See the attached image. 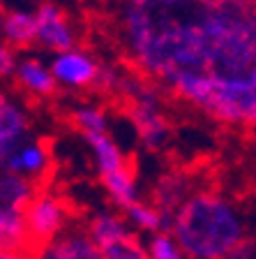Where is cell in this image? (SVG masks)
<instances>
[{
    "label": "cell",
    "instance_id": "obj_1",
    "mask_svg": "<svg viewBox=\"0 0 256 259\" xmlns=\"http://www.w3.org/2000/svg\"><path fill=\"white\" fill-rule=\"evenodd\" d=\"M123 32L139 72L166 88L189 74H254V0H127Z\"/></svg>",
    "mask_w": 256,
    "mask_h": 259
},
{
    "label": "cell",
    "instance_id": "obj_2",
    "mask_svg": "<svg viewBox=\"0 0 256 259\" xmlns=\"http://www.w3.org/2000/svg\"><path fill=\"white\" fill-rule=\"evenodd\" d=\"M169 234L187 259H226L238 243L251 236L240 204L213 188L194 190L173 210Z\"/></svg>",
    "mask_w": 256,
    "mask_h": 259
},
{
    "label": "cell",
    "instance_id": "obj_3",
    "mask_svg": "<svg viewBox=\"0 0 256 259\" xmlns=\"http://www.w3.org/2000/svg\"><path fill=\"white\" fill-rule=\"evenodd\" d=\"M201 109L224 125L254 127L256 72L247 76H210Z\"/></svg>",
    "mask_w": 256,
    "mask_h": 259
},
{
    "label": "cell",
    "instance_id": "obj_4",
    "mask_svg": "<svg viewBox=\"0 0 256 259\" xmlns=\"http://www.w3.org/2000/svg\"><path fill=\"white\" fill-rule=\"evenodd\" d=\"M26 234L30 250L42 245V243L56 238L63 234L67 227L76 222V210L70 199H65L58 190L51 188V183L39 185L35 197L30 199L26 208Z\"/></svg>",
    "mask_w": 256,
    "mask_h": 259
},
{
    "label": "cell",
    "instance_id": "obj_5",
    "mask_svg": "<svg viewBox=\"0 0 256 259\" xmlns=\"http://www.w3.org/2000/svg\"><path fill=\"white\" fill-rule=\"evenodd\" d=\"M120 91L127 97V113L134 123L139 139L150 151H160L169 141L171 125L160 107V93L141 79H125Z\"/></svg>",
    "mask_w": 256,
    "mask_h": 259
},
{
    "label": "cell",
    "instance_id": "obj_6",
    "mask_svg": "<svg viewBox=\"0 0 256 259\" xmlns=\"http://www.w3.org/2000/svg\"><path fill=\"white\" fill-rule=\"evenodd\" d=\"M37 188L28 178L0 171V248L30 252L23 215Z\"/></svg>",
    "mask_w": 256,
    "mask_h": 259
},
{
    "label": "cell",
    "instance_id": "obj_7",
    "mask_svg": "<svg viewBox=\"0 0 256 259\" xmlns=\"http://www.w3.org/2000/svg\"><path fill=\"white\" fill-rule=\"evenodd\" d=\"M3 171L28 178L35 185L51 183V174H54L51 148H48V144L44 139H26L21 146H16L14 151L7 155Z\"/></svg>",
    "mask_w": 256,
    "mask_h": 259
},
{
    "label": "cell",
    "instance_id": "obj_8",
    "mask_svg": "<svg viewBox=\"0 0 256 259\" xmlns=\"http://www.w3.org/2000/svg\"><path fill=\"white\" fill-rule=\"evenodd\" d=\"M30 259H101V254L83 227L74 222L56 238L32 248Z\"/></svg>",
    "mask_w": 256,
    "mask_h": 259
},
{
    "label": "cell",
    "instance_id": "obj_9",
    "mask_svg": "<svg viewBox=\"0 0 256 259\" xmlns=\"http://www.w3.org/2000/svg\"><path fill=\"white\" fill-rule=\"evenodd\" d=\"M35 19V42L44 44L51 51H72L74 47V35L65 12L54 3H44L37 10Z\"/></svg>",
    "mask_w": 256,
    "mask_h": 259
},
{
    "label": "cell",
    "instance_id": "obj_10",
    "mask_svg": "<svg viewBox=\"0 0 256 259\" xmlns=\"http://www.w3.org/2000/svg\"><path fill=\"white\" fill-rule=\"evenodd\" d=\"M194 176L187 169H169L155 181L152 190H150V204L164 213V215H173V210L182 204V201L194 192Z\"/></svg>",
    "mask_w": 256,
    "mask_h": 259
},
{
    "label": "cell",
    "instance_id": "obj_11",
    "mask_svg": "<svg viewBox=\"0 0 256 259\" xmlns=\"http://www.w3.org/2000/svg\"><path fill=\"white\" fill-rule=\"evenodd\" d=\"M30 135V120L21 109L12 104L0 93V171L5 167V160L16 146H21Z\"/></svg>",
    "mask_w": 256,
    "mask_h": 259
},
{
    "label": "cell",
    "instance_id": "obj_12",
    "mask_svg": "<svg viewBox=\"0 0 256 259\" xmlns=\"http://www.w3.org/2000/svg\"><path fill=\"white\" fill-rule=\"evenodd\" d=\"M97 70H99V65L90 56L81 54V51H65L60 58H56L51 74H54V79L63 81L67 86L85 88L95 83Z\"/></svg>",
    "mask_w": 256,
    "mask_h": 259
},
{
    "label": "cell",
    "instance_id": "obj_13",
    "mask_svg": "<svg viewBox=\"0 0 256 259\" xmlns=\"http://www.w3.org/2000/svg\"><path fill=\"white\" fill-rule=\"evenodd\" d=\"M99 183L107 192L109 201L116 206V210L123 213L125 208L134 204V201L141 199V192H139V181H136V167H134V160L129 164H125L123 169L111 174H104L99 176Z\"/></svg>",
    "mask_w": 256,
    "mask_h": 259
},
{
    "label": "cell",
    "instance_id": "obj_14",
    "mask_svg": "<svg viewBox=\"0 0 256 259\" xmlns=\"http://www.w3.org/2000/svg\"><path fill=\"white\" fill-rule=\"evenodd\" d=\"M83 137H85V141H88V146H90L99 176L118 171V169H123L125 164L132 162V157L125 155V153L120 151V146H118L107 132H88V135H83Z\"/></svg>",
    "mask_w": 256,
    "mask_h": 259
},
{
    "label": "cell",
    "instance_id": "obj_15",
    "mask_svg": "<svg viewBox=\"0 0 256 259\" xmlns=\"http://www.w3.org/2000/svg\"><path fill=\"white\" fill-rule=\"evenodd\" d=\"M123 215L134 232L145 234V236L169 229V220H171L169 215H164L157 206H152L148 199H143V197H141L139 201H134L129 208H125Z\"/></svg>",
    "mask_w": 256,
    "mask_h": 259
},
{
    "label": "cell",
    "instance_id": "obj_16",
    "mask_svg": "<svg viewBox=\"0 0 256 259\" xmlns=\"http://www.w3.org/2000/svg\"><path fill=\"white\" fill-rule=\"evenodd\" d=\"M16 76L21 81V86H26L35 95H56V91H58L54 74L44 70V65L37 60H23L16 70Z\"/></svg>",
    "mask_w": 256,
    "mask_h": 259
},
{
    "label": "cell",
    "instance_id": "obj_17",
    "mask_svg": "<svg viewBox=\"0 0 256 259\" xmlns=\"http://www.w3.org/2000/svg\"><path fill=\"white\" fill-rule=\"evenodd\" d=\"M3 30L7 35V42L16 49H28L35 42V19L30 14L21 12H10L3 14Z\"/></svg>",
    "mask_w": 256,
    "mask_h": 259
},
{
    "label": "cell",
    "instance_id": "obj_18",
    "mask_svg": "<svg viewBox=\"0 0 256 259\" xmlns=\"http://www.w3.org/2000/svg\"><path fill=\"white\" fill-rule=\"evenodd\" d=\"M101 259H148L145 254V243L141 234L129 232L127 236L118 238V241L109 243L104 248H97Z\"/></svg>",
    "mask_w": 256,
    "mask_h": 259
},
{
    "label": "cell",
    "instance_id": "obj_19",
    "mask_svg": "<svg viewBox=\"0 0 256 259\" xmlns=\"http://www.w3.org/2000/svg\"><path fill=\"white\" fill-rule=\"evenodd\" d=\"M143 243H145L148 259H187V254L182 252V248L176 243V238L169 234V229L150 234Z\"/></svg>",
    "mask_w": 256,
    "mask_h": 259
},
{
    "label": "cell",
    "instance_id": "obj_20",
    "mask_svg": "<svg viewBox=\"0 0 256 259\" xmlns=\"http://www.w3.org/2000/svg\"><path fill=\"white\" fill-rule=\"evenodd\" d=\"M72 123L83 135H88V132H107V127H109L107 113L97 107H81L76 111H72Z\"/></svg>",
    "mask_w": 256,
    "mask_h": 259
},
{
    "label": "cell",
    "instance_id": "obj_21",
    "mask_svg": "<svg viewBox=\"0 0 256 259\" xmlns=\"http://www.w3.org/2000/svg\"><path fill=\"white\" fill-rule=\"evenodd\" d=\"M226 259H256V245H254V238H245L226 254Z\"/></svg>",
    "mask_w": 256,
    "mask_h": 259
},
{
    "label": "cell",
    "instance_id": "obj_22",
    "mask_svg": "<svg viewBox=\"0 0 256 259\" xmlns=\"http://www.w3.org/2000/svg\"><path fill=\"white\" fill-rule=\"evenodd\" d=\"M12 70H14V56L10 49L0 44V76L12 74Z\"/></svg>",
    "mask_w": 256,
    "mask_h": 259
},
{
    "label": "cell",
    "instance_id": "obj_23",
    "mask_svg": "<svg viewBox=\"0 0 256 259\" xmlns=\"http://www.w3.org/2000/svg\"><path fill=\"white\" fill-rule=\"evenodd\" d=\"M0 259H30V252H28V250L0 248Z\"/></svg>",
    "mask_w": 256,
    "mask_h": 259
},
{
    "label": "cell",
    "instance_id": "obj_24",
    "mask_svg": "<svg viewBox=\"0 0 256 259\" xmlns=\"http://www.w3.org/2000/svg\"><path fill=\"white\" fill-rule=\"evenodd\" d=\"M3 14H5V10H3V3H0V16H3Z\"/></svg>",
    "mask_w": 256,
    "mask_h": 259
}]
</instances>
